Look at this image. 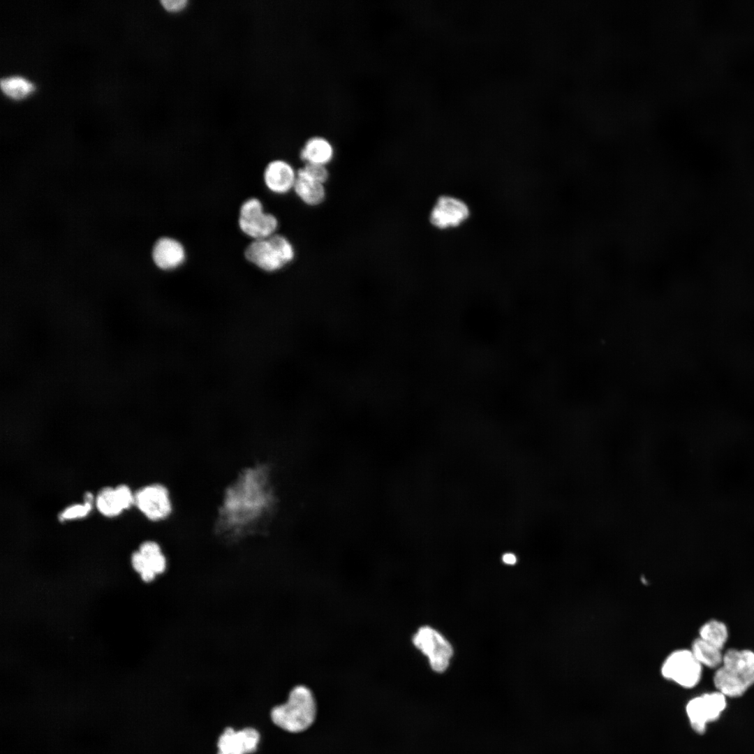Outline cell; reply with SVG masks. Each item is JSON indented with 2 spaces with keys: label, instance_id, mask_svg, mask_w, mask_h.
<instances>
[{
  "label": "cell",
  "instance_id": "1",
  "mask_svg": "<svg viewBox=\"0 0 754 754\" xmlns=\"http://www.w3.org/2000/svg\"><path fill=\"white\" fill-rule=\"evenodd\" d=\"M269 475L264 466L247 468L228 485L219 514L226 531H246L272 508L274 496Z\"/></svg>",
  "mask_w": 754,
  "mask_h": 754
},
{
  "label": "cell",
  "instance_id": "2",
  "mask_svg": "<svg viewBox=\"0 0 754 754\" xmlns=\"http://www.w3.org/2000/svg\"><path fill=\"white\" fill-rule=\"evenodd\" d=\"M713 683L727 697H739L754 685V651L730 648L723 651L722 665L715 670Z\"/></svg>",
  "mask_w": 754,
  "mask_h": 754
},
{
  "label": "cell",
  "instance_id": "3",
  "mask_svg": "<svg viewBox=\"0 0 754 754\" xmlns=\"http://www.w3.org/2000/svg\"><path fill=\"white\" fill-rule=\"evenodd\" d=\"M317 705L311 689L303 684L294 686L287 701L274 707L270 713L272 722L288 732L305 731L314 723Z\"/></svg>",
  "mask_w": 754,
  "mask_h": 754
},
{
  "label": "cell",
  "instance_id": "4",
  "mask_svg": "<svg viewBox=\"0 0 754 754\" xmlns=\"http://www.w3.org/2000/svg\"><path fill=\"white\" fill-rule=\"evenodd\" d=\"M295 256V248L290 241L276 233L267 238L252 241L245 250V257L249 262L269 272L283 268L294 260Z\"/></svg>",
  "mask_w": 754,
  "mask_h": 754
},
{
  "label": "cell",
  "instance_id": "5",
  "mask_svg": "<svg viewBox=\"0 0 754 754\" xmlns=\"http://www.w3.org/2000/svg\"><path fill=\"white\" fill-rule=\"evenodd\" d=\"M703 668L690 648H679L664 658L659 672L664 680L680 688L691 689L700 682Z\"/></svg>",
  "mask_w": 754,
  "mask_h": 754
},
{
  "label": "cell",
  "instance_id": "6",
  "mask_svg": "<svg viewBox=\"0 0 754 754\" xmlns=\"http://www.w3.org/2000/svg\"><path fill=\"white\" fill-rule=\"evenodd\" d=\"M134 505L153 522L167 520L175 509L170 489L161 482L150 483L137 489L134 493Z\"/></svg>",
  "mask_w": 754,
  "mask_h": 754
},
{
  "label": "cell",
  "instance_id": "7",
  "mask_svg": "<svg viewBox=\"0 0 754 754\" xmlns=\"http://www.w3.org/2000/svg\"><path fill=\"white\" fill-rule=\"evenodd\" d=\"M727 707V697L718 690L691 697L685 705V713L692 730L704 734L709 723L716 721Z\"/></svg>",
  "mask_w": 754,
  "mask_h": 754
},
{
  "label": "cell",
  "instance_id": "8",
  "mask_svg": "<svg viewBox=\"0 0 754 754\" xmlns=\"http://www.w3.org/2000/svg\"><path fill=\"white\" fill-rule=\"evenodd\" d=\"M471 214L468 204L462 198L442 194L433 203L428 218L433 228L444 231L459 228L468 221Z\"/></svg>",
  "mask_w": 754,
  "mask_h": 754
},
{
  "label": "cell",
  "instance_id": "9",
  "mask_svg": "<svg viewBox=\"0 0 754 754\" xmlns=\"http://www.w3.org/2000/svg\"><path fill=\"white\" fill-rule=\"evenodd\" d=\"M414 646L425 655L431 669L441 673L450 664L453 650L449 642L429 626L420 627L412 637Z\"/></svg>",
  "mask_w": 754,
  "mask_h": 754
},
{
  "label": "cell",
  "instance_id": "10",
  "mask_svg": "<svg viewBox=\"0 0 754 754\" xmlns=\"http://www.w3.org/2000/svg\"><path fill=\"white\" fill-rule=\"evenodd\" d=\"M238 223L241 230L253 240L276 234L279 226L276 217L265 213L261 202L256 198H249L242 205Z\"/></svg>",
  "mask_w": 754,
  "mask_h": 754
},
{
  "label": "cell",
  "instance_id": "11",
  "mask_svg": "<svg viewBox=\"0 0 754 754\" xmlns=\"http://www.w3.org/2000/svg\"><path fill=\"white\" fill-rule=\"evenodd\" d=\"M260 741L258 732L252 727L236 731L225 729L219 737L218 754H249L255 752Z\"/></svg>",
  "mask_w": 754,
  "mask_h": 754
},
{
  "label": "cell",
  "instance_id": "12",
  "mask_svg": "<svg viewBox=\"0 0 754 754\" xmlns=\"http://www.w3.org/2000/svg\"><path fill=\"white\" fill-rule=\"evenodd\" d=\"M297 175V170L289 162L276 159L267 164L263 177L265 186L270 191L283 195L293 191Z\"/></svg>",
  "mask_w": 754,
  "mask_h": 754
},
{
  "label": "cell",
  "instance_id": "13",
  "mask_svg": "<svg viewBox=\"0 0 754 754\" xmlns=\"http://www.w3.org/2000/svg\"><path fill=\"white\" fill-rule=\"evenodd\" d=\"M186 253L183 245L177 239L164 237L158 239L152 249V258L156 265L163 270H172L183 264Z\"/></svg>",
  "mask_w": 754,
  "mask_h": 754
},
{
  "label": "cell",
  "instance_id": "14",
  "mask_svg": "<svg viewBox=\"0 0 754 754\" xmlns=\"http://www.w3.org/2000/svg\"><path fill=\"white\" fill-rule=\"evenodd\" d=\"M335 156V149L326 137L315 135L308 138L300 150V158L304 164L327 166Z\"/></svg>",
  "mask_w": 754,
  "mask_h": 754
},
{
  "label": "cell",
  "instance_id": "15",
  "mask_svg": "<svg viewBox=\"0 0 754 754\" xmlns=\"http://www.w3.org/2000/svg\"><path fill=\"white\" fill-rule=\"evenodd\" d=\"M293 191L304 204L309 207L320 205L325 201L326 198L325 184L311 180L298 173Z\"/></svg>",
  "mask_w": 754,
  "mask_h": 754
},
{
  "label": "cell",
  "instance_id": "16",
  "mask_svg": "<svg viewBox=\"0 0 754 754\" xmlns=\"http://www.w3.org/2000/svg\"><path fill=\"white\" fill-rule=\"evenodd\" d=\"M690 649L703 667L716 670L722 665L723 650L698 637L693 640Z\"/></svg>",
  "mask_w": 754,
  "mask_h": 754
},
{
  "label": "cell",
  "instance_id": "17",
  "mask_svg": "<svg viewBox=\"0 0 754 754\" xmlns=\"http://www.w3.org/2000/svg\"><path fill=\"white\" fill-rule=\"evenodd\" d=\"M698 637L723 650L729 638V630L723 621L716 619H709L699 628Z\"/></svg>",
  "mask_w": 754,
  "mask_h": 754
},
{
  "label": "cell",
  "instance_id": "18",
  "mask_svg": "<svg viewBox=\"0 0 754 754\" xmlns=\"http://www.w3.org/2000/svg\"><path fill=\"white\" fill-rule=\"evenodd\" d=\"M0 87L6 96L14 100L22 99L35 89L34 84L30 80L20 75L1 78Z\"/></svg>",
  "mask_w": 754,
  "mask_h": 754
},
{
  "label": "cell",
  "instance_id": "19",
  "mask_svg": "<svg viewBox=\"0 0 754 754\" xmlns=\"http://www.w3.org/2000/svg\"><path fill=\"white\" fill-rule=\"evenodd\" d=\"M95 505L98 512L105 517H114L124 510L116 494L114 488L104 487L97 493Z\"/></svg>",
  "mask_w": 754,
  "mask_h": 754
},
{
  "label": "cell",
  "instance_id": "20",
  "mask_svg": "<svg viewBox=\"0 0 754 754\" xmlns=\"http://www.w3.org/2000/svg\"><path fill=\"white\" fill-rule=\"evenodd\" d=\"M297 173L323 184H325L330 177L327 166L316 164H304L297 170Z\"/></svg>",
  "mask_w": 754,
  "mask_h": 754
},
{
  "label": "cell",
  "instance_id": "21",
  "mask_svg": "<svg viewBox=\"0 0 754 754\" xmlns=\"http://www.w3.org/2000/svg\"><path fill=\"white\" fill-rule=\"evenodd\" d=\"M92 503L84 502V504H73L62 510L58 519L60 522L85 517L91 510Z\"/></svg>",
  "mask_w": 754,
  "mask_h": 754
},
{
  "label": "cell",
  "instance_id": "22",
  "mask_svg": "<svg viewBox=\"0 0 754 754\" xmlns=\"http://www.w3.org/2000/svg\"><path fill=\"white\" fill-rule=\"evenodd\" d=\"M114 490L123 510L128 509L134 505V493L128 485H118L114 487Z\"/></svg>",
  "mask_w": 754,
  "mask_h": 754
},
{
  "label": "cell",
  "instance_id": "23",
  "mask_svg": "<svg viewBox=\"0 0 754 754\" xmlns=\"http://www.w3.org/2000/svg\"><path fill=\"white\" fill-rule=\"evenodd\" d=\"M147 559L149 568L156 575L162 574L166 570L167 559L163 552Z\"/></svg>",
  "mask_w": 754,
  "mask_h": 754
},
{
  "label": "cell",
  "instance_id": "24",
  "mask_svg": "<svg viewBox=\"0 0 754 754\" xmlns=\"http://www.w3.org/2000/svg\"><path fill=\"white\" fill-rule=\"evenodd\" d=\"M138 551L146 558H149L162 552V549L156 541L145 540L140 545Z\"/></svg>",
  "mask_w": 754,
  "mask_h": 754
},
{
  "label": "cell",
  "instance_id": "25",
  "mask_svg": "<svg viewBox=\"0 0 754 754\" xmlns=\"http://www.w3.org/2000/svg\"><path fill=\"white\" fill-rule=\"evenodd\" d=\"M160 2L166 11L172 13L184 10L188 3L187 0H162Z\"/></svg>",
  "mask_w": 754,
  "mask_h": 754
},
{
  "label": "cell",
  "instance_id": "26",
  "mask_svg": "<svg viewBox=\"0 0 754 754\" xmlns=\"http://www.w3.org/2000/svg\"><path fill=\"white\" fill-rule=\"evenodd\" d=\"M131 563L134 570L139 573L149 568L147 559L139 551H135L132 554Z\"/></svg>",
  "mask_w": 754,
  "mask_h": 754
},
{
  "label": "cell",
  "instance_id": "27",
  "mask_svg": "<svg viewBox=\"0 0 754 754\" xmlns=\"http://www.w3.org/2000/svg\"><path fill=\"white\" fill-rule=\"evenodd\" d=\"M141 578L146 582H149L154 579L156 574L149 568H146L140 572Z\"/></svg>",
  "mask_w": 754,
  "mask_h": 754
},
{
  "label": "cell",
  "instance_id": "28",
  "mask_svg": "<svg viewBox=\"0 0 754 754\" xmlns=\"http://www.w3.org/2000/svg\"><path fill=\"white\" fill-rule=\"evenodd\" d=\"M503 561L506 564L513 565L516 563L517 559L513 554L507 553L503 555Z\"/></svg>",
  "mask_w": 754,
  "mask_h": 754
},
{
  "label": "cell",
  "instance_id": "29",
  "mask_svg": "<svg viewBox=\"0 0 754 754\" xmlns=\"http://www.w3.org/2000/svg\"><path fill=\"white\" fill-rule=\"evenodd\" d=\"M84 502L93 503L94 496L90 491H87L84 496Z\"/></svg>",
  "mask_w": 754,
  "mask_h": 754
}]
</instances>
